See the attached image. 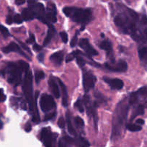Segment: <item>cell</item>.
Wrapping results in <instances>:
<instances>
[{
    "label": "cell",
    "instance_id": "cell-1",
    "mask_svg": "<svg viewBox=\"0 0 147 147\" xmlns=\"http://www.w3.org/2000/svg\"><path fill=\"white\" fill-rule=\"evenodd\" d=\"M126 9V11L120 13L114 18L115 25L125 34H128L137 42H145L139 30L140 16L129 8Z\"/></svg>",
    "mask_w": 147,
    "mask_h": 147
},
{
    "label": "cell",
    "instance_id": "cell-2",
    "mask_svg": "<svg viewBox=\"0 0 147 147\" xmlns=\"http://www.w3.org/2000/svg\"><path fill=\"white\" fill-rule=\"evenodd\" d=\"M129 106L128 100L127 101L125 99L120 102L117 106L112 120V135H111L112 140H117L121 136L122 129L127 120Z\"/></svg>",
    "mask_w": 147,
    "mask_h": 147
},
{
    "label": "cell",
    "instance_id": "cell-3",
    "mask_svg": "<svg viewBox=\"0 0 147 147\" xmlns=\"http://www.w3.org/2000/svg\"><path fill=\"white\" fill-rule=\"evenodd\" d=\"M22 90L29 104L30 111L33 112L34 111L37 110V99L38 97L39 92H35L34 99L33 88V75L30 70L26 71L25 74H24V77L22 81Z\"/></svg>",
    "mask_w": 147,
    "mask_h": 147
},
{
    "label": "cell",
    "instance_id": "cell-4",
    "mask_svg": "<svg viewBox=\"0 0 147 147\" xmlns=\"http://www.w3.org/2000/svg\"><path fill=\"white\" fill-rule=\"evenodd\" d=\"M63 11L66 17L71 18L75 22L83 25L89 23L92 17V11L89 9L66 7L63 9Z\"/></svg>",
    "mask_w": 147,
    "mask_h": 147
},
{
    "label": "cell",
    "instance_id": "cell-5",
    "mask_svg": "<svg viewBox=\"0 0 147 147\" xmlns=\"http://www.w3.org/2000/svg\"><path fill=\"white\" fill-rule=\"evenodd\" d=\"M22 70L19 66L18 63H7V65L3 71H1V74L7 76V81L9 83L13 86H18L22 82Z\"/></svg>",
    "mask_w": 147,
    "mask_h": 147
},
{
    "label": "cell",
    "instance_id": "cell-6",
    "mask_svg": "<svg viewBox=\"0 0 147 147\" xmlns=\"http://www.w3.org/2000/svg\"><path fill=\"white\" fill-rule=\"evenodd\" d=\"M128 103L131 106L142 104L147 108V87H142L136 92L131 93L128 98Z\"/></svg>",
    "mask_w": 147,
    "mask_h": 147
},
{
    "label": "cell",
    "instance_id": "cell-7",
    "mask_svg": "<svg viewBox=\"0 0 147 147\" xmlns=\"http://www.w3.org/2000/svg\"><path fill=\"white\" fill-rule=\"evenodd\" d=\"M58 134L53 133L49 128H43L40 133V139L45 147H56Z\"/></svg>",
    "mask_w": 147,
    "mask_h": 147
},
{
    "label": "cell",
    "instance_id": "cell-8",
    "mask_svg": "<svg viewBox=\"0 0 147 147\" xmlns=\"http://www.w3.org/2000/svg\"><path fill=\"white\" fill-rule=\"evenodd\" d=\"M82 103L85 106L86 108V113L88 116L92 118L94 121V126H95V130H97V113L96 111V107L93 105V103H91L90 98L87 95H84L82 99Z\"/></svg>",
    "mask_w": 147,
    "mask_h": 147
},
{
    "label": "cell",
    "instance_id": "cell-9",
    "mask_svg": "<svg viewBox=\"0 0 147 147\" xmlns=\"http://www.w3.org/2000/svg\"><path fill=\"white\" fill-rule=\"evenodd\" d=\"M29 6H30L29 7L33 10L35 18L40 20V21L43 22L45 24H48V25H50L49 22L46 19V11H45V7L43 4L35 2V4Z\"/></svg>",
    "mask_w": 147,
    "mask_h": 147
},
{
    "label": "cell",
    "instance_id": "cell-10",
    "mask_svg": "<svg viewBox=\"0 0 147 147\" xmlns=\"http://www.w3.org/2000/svg\"><path fill=\"white\" fill-rule=\"evenodd\" d=\"M40 106L44 113L50 111L56 106L53 97L50 95L43 94L40 99Z\"/></svg>",
    "mask_w": 147,
    "mask_h": 147
},
{
    "label": "cell",
    "instance_id": "cell-11",
    "mask_svg": "<svg viewBox=\"0 0 147 147\" xmlns=\"http://www.w3.org/2000/svg\"><path fill=\"white\" fill-rule=\"evenodd\" d=\"M83 88L85 92H89L95 86L97 82V78L91 72L86 71L83 73Z\"/></svg>",
    "mask_w": 147,
    "mask_h": 147
},
{
    "label": "cell",
    "instance_id": "cell-12",
    "mask_svg": "<svg viewBox=\"0 0 147 147\" xmlns=\"http://www.w3.org/2000/svg\"><path fill=\"white\" fill-rule=\"evenodd\" d=\"M105 67L108 70L112 72H118V73H123L128 69V65L126 62L124 60H119L117 63H105L104 64Z\"/></svg>",
    "mask_w": 147,
    "mask_h": 147
},
{
    "label": "cell",
    "instance_id": "cell-13",
    "mask_svg": "<svg viewBox=\"0 0 147 147\" xmlns=\"http://www.w3.org/2000/svg\"><path fill=\"white\" fill-rule=\"evenodd\" d=\"M62 139L65 141L67 144L71 145L74 144L78 147H89L90 144L86 139L82 136H75L74 138L70 137V136H65Z\"/></svg>",
    "mask_w": 147,
    "mask_h": 147
},
{
    "label": "cell",
    "instance_id": "cell-14",
    "mask_svg": "<svg viewBox=\"0 0 147 147\" xmlns=\"http://www.w3.org/2000/svg\"><path fill=\"white\" fill-rule=\"evenodd\" d=\"M79 47L82 49H83L87 55L90 56H96L98 55L97 51L95 50V48L92 47V46L91 45L90 43H89V40L86 38H82L81 39L79 43Z\"/></svg>",
    "mask_w": 147,
    "mask_h": 147
},
{
    "label": "cell",
    "instance_id": "cell-15",
    "mask_svg": "<svg viewBox=\"0 0 147 147\" xmlns=\"http://www.w3.org/2000/svg\"><path fill=\"white\" fill-rule=\"evenodd\" d=\"M46 19L48 22H56V7L53 3H48L46 7Z\"/></svg>",
    "mask_w": 147,
    "mask_h": 147
},
{
    "label": "cell",
    "instance_id": "cell-16",
    "mask_svg": "<svg viewBox=\"0 0 147 147\" xmlns=\"http://www.w3.org/2000/svg\"><path fill=\"white\" fill-rule=\"evenodd\" d=\"M2 51L4 52V53H11V52L17 53H19V54L22 55L23 57H26L27 60H31V59H30V57H28V56H27V55H26L25 53L22 50V49L20 48V46H19L17 44H16L15 42H10V44H9L7 46H6V47H3Z\"/></svg>",
    "mask_w": 147,
    "mask_h": 147
},
{
    "label": "cell",
    "instance_id": "cell-17",
    "mask_svg": "<svg viewBox=\"0 0 147 147\" xmlns=\"http://www.w3.org/2000/svg\"><path fill=\"white\" fill-rule=\"evenodd\" d=\"M99 47L107 52V55H108V57L110 60V63H114L115 58H114L113 52H112V43L110 42V41L109 40H103V41L99 43Z\"/></svg>",
    "mask_w": 147,
    "mask_h": 147
},
{
    "label": "cell",
    "instance_id": "cell-18",
    "mask_svg": "<svg viewBox=\"0 0 147 147\" xmlns=\"http://www.w3.org/2000/svg\"><path fill=\"white\" fill-rule=\"evenodd\" d=\"M103 80L105 83L109 85L111 88L114 90H120L123 87V82L120 79L104 77Z\"/></svg>",
    "mask_w": 147,
    "mask_h": 147
},
{
    "label": "cell",
    "instance_id": "cell-19",
    "mask_svg": "<svg viewBox=\"0 0 147 147\" xmlns=\"http://www.w3.org/2000/svg\"><path fill=\"white\" fill-rule=\"evenodd\" d=\"M63 57H64V52L61 50L52 54L50 57V60L56 66H59L61 65Z\"/></svg>",
    "mask_w": 147,
    "mask_h": 147
},
{
    "label": "cell",
    "instance_id": "cell-20",
    "mask_svg": "<svg viewBox=\"0 0 147 147\" xmlns=\"http://www.w3.org/2000/svg\"><path fill=\"white\" fill-rule=\"evenodd\" d=\"M138 57L141 64L144 66L147 65V47L146 46H141L138 50Z\"/></svg>",
    "mask_w": 147,
    "mask_h": 147
},
{
    "label": "cell",
    "instance_id": "cell-21",
    "mask_svg": "<svg viewBox=\"0 0 147 147\" xmlns=\"http://www.w3.org/2000/svg\"><path fill=\"white\" fill-rule=\"evenodd\" d=\"M48 83L53 96H54L56 98H59L60 97V90H59V87H58V85L57 83H56V80H54V78H53V77L50 78Z\"/></svg>",
    "mask_w": 147,
    "mask_h": 147
},
{
    "label": "cell",
    "instance_id": "cell-22",
    "mask_svg": "<svg viewBox=\"0 0 147 147\" xmlns=\"http://www.w3.org/2000/svg\"><path fill=\"white\" fill-rule=\"evenodd\" d=\"M58 81H59V85L61 86V88L62 90V105L64 107H66L68 106V93L67 90H66V87L64 85V83L60 80V79H58Z\"/></svg>",
    "mask_w": 147,
    "mask_h": 147
},
{
    "label": "cell",
    "instance_id": "cell-23",
    "mask_svg": "<svg viewBox=\"0 0 147 147\" xmlns=\"http://www.w3.org/2000/svg\"><path fill=\"white\" fill-rule=\"evenodd\" d=\"M49 26V29L48 30L47 34H46V37H45L44 42H43V46H46L49 44V42H50L51 39L53 38V37L54 36L55 32H56V30L53 27V25L50 24Z\"/></svg>",
    "mask_w": 147,
    "mask_h": 147
},
{
    "label": "cell",
    "instance_id": "cell-24",
    "mask_svg": "<svg viewBox=\"0 0 147 147\" xmlns=\"http://www.w3.org/2000/svg\"><path fill=\"white\" fill-rule=\"evenodd\" d=\"M22 17L23 20L25 21H30L35 18V14L33 13V10L29 7V8H25L22 11Z\"/></svg>",
    "mask_w": 147,
    "mask_h": 147
},
{
    "label": "cell",
    "instance_id": "cell-25",
    "mask_svg": "<svg viewBox=\"0 0 147 147\" xmlns=\"http://www.w3.org/2000/svg\"><path fill=\"white\" fill-rule=\"evenodd\" d=\"M144 109H145V107H144V105H142V104L137 105V106L134 108V110H133V111L132 116H131V121L133 120V119H135L136 116L144 114Z\"/></svg>",
    "mask_w": 147,
    "mask_h": 147
},
{
    "label": "cell",
    "instance_id": "cell-26",
    "mask_svg": "<svg viewBox=\"0 0 147 147\" xmlns=\"http://www.w3.org/2000/svg\"><path fill=\"white\" fill-rule=\"evenodd\" d=\"M66 123H67V128H68V131L72 136H76V132L75 131L73 125H72L71 121V117L69 112L66 113Z\"/></svg>",
    "mask_w": 147,
    "mask_h": 147
},
{
    "label": "cell",
    "instance_id": "cell-27",
    "mask_svg": "<svg viewBox=\"0 0 147 147\" xmlns=\"http://www.w3.org/2000/svg\"><path fill=\"white\" fill-rule=\"evenodd\" d=\"M95 98H96V100L94 102L93 105L96 108L98 107L101 103H105V98H104V96H102L100 93H99V92H97V93H95Z\"/></svg>",
    "mask_w": 147,
    "mask_h": 147
},
{
    "label": "cell",
    "instance_id": "cell-28",
    "mask_svg": "<svg viewBox=\"0 0 147 147\" xmlns=\"http://www.w3.org/2000/svg\"><path fill=\"white\" fill-rule=\"evenodd\" d=\"M126 129L128 130L131 131L133 132H135V131H139L142 129L141 126L140 125H136V124H133V123H128L126 125Z\"/></svg>",
    "mask_w": 147,
    "mask_h": 147
},
{
    "label": "cell",
    "instance_id": "cell-29",
    "mask_svg": "<svg viewBox=\"0 0 147 147\" xmlns=\"http://www.w3.org/2000/svg\"><path fill=\"white\" fill-rule=\"evenodd\" d=\"M81 52L79 51V50H75V51L72 52L71 53H70V54L68 55V56L66 57V63H69V62H71V60H73L75 58V57H76V56L78 55L79 54H80Z\"/></svg>",
    "mask_w": 147,
    "mask_h": 147
},
{
    "label": "cell",
    "instance_id": "cell-30",
    "mask_svg": "<svg viewBox=\"0 0 147 147\" xmlns=\"http://www.w3.org/2000/svg\"><path fill=\"white\" fill-rule=\"evenodd\" d=\"M45 77V73L42 70H38L35 74V79L36 83L38 84L41 80H43Z\"/></svg>",
    "mask_w": 147,
    "mask_h": 147
},
{
    "label": "cell",
    "instance_id": "cell-31",
    "mask_svg": "<svg viewBox=\"0 0 147 147\" xmlns=\"http://www.w3.org/2000/svg\"><path fill=\"white\" fill-rule=\"evenodd\" d=\"M74 119V121L75 125H76L78 128L82 129V128L84 126V122L83 119H82V118H80L79 116H76Z\"/></svg>",
    "mask_w": 147,
    "mask_h": 147
},
{
    "label": "cell",
    "instance_id": "cell-32",
    "mask_svg": "<svg viewBox=\"0 0 147 147\" xmlns=\"http://www.w3.org/2000/svg\"><path fill=\"white\" fill-rule=\"evenodd\" d=\"M17 63H18L19 66H20V68L22 69V70L23 72H24V73L29 70V65L28 63H26V62L23 61V60H20V61L17 62Z\"/></svg>",
    "mask_w": 147,
    "mask_h": 147
},
{
    "label": "cell",
    "instance_id": "cell-33",
    "mask_svg": "<svg viewBox=\"0 0 147 147\" xmlns=\"http://www.w3.org/2000/svg\"><path fill=\"white\" fill-rule=\"evenodd\" d=\"M81 54V53H80ZM79 54L76 57V63H77L78 65L80 67H83L85 65V64H86V60H84V59L83 58V57H82V56H80Z\"/></svg>",
    "mask_w": 147,
    "mask_h": 147
},
{
    "label": "cell",
    "instance_id": "cell-34",
    "mask_svg": "<svg viewBox=\"0 0 147 147\" xmlns=\"http://www.w3.org/2000/svg\"><path fill=\"white\" fill-rule=\"evenodd\" d=\"M74 107L76 108L77 110L79 111V112H81V113H83V112L84 111V107H83V103H82V101L80 100V99L76 100V102L74 104Z\"/></svg>",
    "mask_w": 147,
    "mask_h": 147
},
{
    "label": "cell",
    "instance_id": "cell-35",
    "mask_svg": "<svg viewBox=\"0 0 147 147\" xmlns=\"http://www.w3.org/2000/svg\"><path fill=\"white\" fill-rule=\"evenodd\" d=\"M23 20H23L22 17L18 14H15V15L14 16V17H13V22H14L17 23V24H21L23 22Z\"/></svg>",
    "mask_w": 147,
    "mask_h": 147
},
{
    "label": "cell",
    "instance_id": "cell-36",
    "mask_svg": "<svg viewBox=\"0 0 147 147\" xmlns=\"http://www.w3.org/2000/svg\"><path fill=\"white\" fill-rule=\"evenodd\" d=\"M0 32H1V34H2L5 37H9V36H10V32H9V30L3 25H0Z\"/></svg>",
    "mask_w": 147,
    "mask_h": 147
},
{
    "label": "cell",
    "instance_id": "cell-37",
    "mask_svg": "<svg viewBox=\"0 0 147 147\" xmlns=\"http://www.w3.org/2000/svg\"><path fill=\"white\" fill-rule=\"evenodd\" d=\"M77 40H78V31L76 32V34H75V35L74 36L73 38H72L71 41V43H70L71 47H74L76 46V43H77Z\"/></svg>",
    "mask_w": 147,
    "mask_h": 147
},
{
    "label": "cell",
    "instance_id": "cell-38",
    "mask_svg": "<svg viewBox=\"0 0 147 147\" xmlns=\"http://www.w3.org/2000/svg\"><path fill=\"white\" fill-rule=\"evenodd\" d=\"M61 38L62 42L63 43H66L68 42V34L66 32H60Z\"/></svg>",
    "mask_w": 147,
    "mask_h": 147
},
{
    "label": "cell",
    "instance_id": "cell-39",
    "mask_svg": "<svg viewBox=\"0 0 147 147\" xmlns=\"http://www.w3.org/2000/svg\"><path fill=\"white\" fill-rule=\"evenodd\" d=\"M56 116V113L55 112H53V113H48L44 117V121H50L51 119H53V118L55 117Z\"/></svg>",
    "mask_w": 147,
    "mask_h": 147
},
{
    "label": "cell",
    "instance_id": "cell-40",
    "mask_svg": "<svg viewBox=\"0 0 147 147\" xmlns=\"http://www.w3.org/2000/svg\"><path fill=\"white\" fill-rule=\"evenodd\" d=\"M65 125H66V122H65V120L63 119V118H59V121H58V126H59L61 129H63V128L65 127Z\"/></svg>",
    "mask_w": 147,
    "mask_h": 147
},
{
    "label": "cell",
    "instance_id": "cell-41",
    "mask_svg": "<svg viewBox=\"0 0 147 147\" xmlns=\"http://www.w3.org/2000/svg\"><path fill=\"white\" fill-rule=\"evenodd\" d=\"M35 35L33 34H30L28 39L26 41V43L27 44H33L35 42Z\"/></svg>",
    "mask_w": 147,
    "mask_h": 147
},
{
    "label": "cell",
    "instance_id": "cell-42",
    "mask_svg": "<svg viewBox=\"0 0 147 147\" xmlns=\"http://www.w3.org/2000/svg\"><path fill=\"white\" fill-rule=\"evenodd\" d=\"M69 145L70 144H67L63 139H60L59 144H58V147H69Z\"/></svg>",
    "mask_w": 147,
    "mask_h": 147
},
{
    "label": "cell",
    "instance_id": "cell-43",
    "mask_svg": "<svg viewBox=\"0 0 147 147\" xmlns=\"http://www.w3.org/2000/svg\"><path fill=\"white\" fill-rule=\"evenodd\" d=\"M33 50H34L35 52H39L42 50V47L39 45L35 43V44L33 45Z\"/></svg>",
    "mask_w": 147,
    "mask_h": 147
},
{
    "label": "cell",
    "instance_id": "cell-44",
    "mask_svg": "<svg viewBox=\"0 0 147 147\" xmlns=\"http://www.w3.org/2000/svg\"><path fill=\"white\" fill-rule=\"evenodd\" d=\"M20 45H22V47H23V48H24V50H27V52H28V53H30V55H31V54H32V53H31V51H30V48H29V47H27V45H24V43L21 42H20Z\"/></svg>",
    "mask_w": 147,
    "mask_h": 147
},
{
    "label": "cell",
    "instance_id": "cell-45",
    "mask_svg": "<svg viewBox=\"0 0 147 147\" xmlns=\"http://www.w3.org/2000/svg\"><path fill=\"white\" fill-rule=\"evenodd\" d=\"M6 22H7V23L8 24H11L12 23V22H13V18L12 17V16H10V15L7 16V20H6Z\"/></svg>",
    "mask_w": 147,
    "mask_h": 147
},
{
    "label": "cell",
    "instance_id": "cell-46",
    "mask_svg": "<svg viewBox=\"0 0 147 147\" xmlns=\"http://www.w3.org/2000/svg\"><path fill=\"white\" fill-rule=\"evenodd\" d=\"M37 59H38L39 61L43 63V60H44V54H43V53H40V54L37 55Z\"/></svg>",
    "mask_w": 147,
    "mask_h": 147
},
{
    "label": "cell",
    "instance_id": "cell-47",
    "mask_svg": "<svg viewBox=\"0 0 147 147\" xmlns=\"http://www.w3.org/2000/svg\"><path fill=\"white\" fill-rule=\"evenodd\" d=\"M32 129V126L30 124V123H27L25 126V127H24V130H25L26 132H30V131H31Z\"/></svg>",
    "mask_w": 147,
    "mask_h": 147
},
{
    "label": "cell",
    "instance_id": "cell-48",
    "mask_svg": "<svg viewBox=\"0 0 147 147\" xmlns=\"http://www.w3.org/2000/svg\"><path fill=\"white\" fill-rule=\"evenodd\" d=\"M25 2V0H15V4L17 5H22Z\"/></svg>",
    "mask_w": 147,
    "mask_h": 147
},
{
    "label": "cell",
    "instance_id": "cell-49",
    "mask_svg": "<svg viewBox=\"0 0 147 147\" xmlns=\"http://www.w3.org/2000/svg\"><path fill=\"white\" fill-rule=\"evenodd\" d=\"M135 123L138 125H143L144 123V121L143 119H137Z\"/></svg>",
    "mask_w": 147,
    "mask_h": 147
},
{
    "label": "cell",
    "instance_id": "cell-50",
    "mask_svg": "<svg viewBox=\"0 0 147 147\" xmlns=\"http://www.w3.org/2000/svg\"><path fill=\"white\" fill-rule=\"evenodd\" d=\"M35 2H36L35 0H27V4H28L29 5H31V4H35Z\"/></svg>",
    "mask_w": 147,
    "mask_h": 147
},
{
    "label": "cell",
    "instance_id": "cell-51",
    "mask_svg": "<svg viewBox=\"0 0 147 147\" xmlns=\"http://www.w3.org/2000/svg\"><path fill=\"white\" fill-rule=\"evenodd\" d=\"M2 127H3V123L1 121V119H0V129H2Z\"/></svg>",
    "mask_w": 147,
    "mask_h": 147
},
{
    "label": "cell",
    "instance_id": "cell-52",
    "mask_svg": "<svg viewBox=\"0 0 147 147\" xmlns=\"http://www.w3.org/2000/svg\"><path fill=\"white\" fill-rule=\"evenodd\" d=\"M126 1H129V0H126Z\"/></svg>",
    "mask_w": 147,
    "mask_h": 147
}]
</instances>
